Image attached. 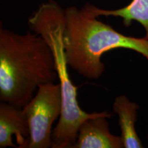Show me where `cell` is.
<instances>
[{"mask_svg": "<svg viewBox=\"0 0 148 148\" xmlns=\"http://www.w3.org/2000/svg\"><path fill=\"white\" fill-rule=\"evenodd\" d=\"M58 78L53 53L36 33L0 29V99L23 108L40 85Z\"/></svg>", "mask_w": 148, "mask_h": 148, "instance_id": "cell-1", "label": "cell"}, {"mask_svg": "<svg viewBox=\"0 0 148 148\" xmlns=\"http://www.w3.org/2000/svg\"><path fill=\"white\" fill-rule=\"evenodd\" d=\"M65 21L62 41L68 66L83 77L97 79L105 70L102 55L114 49H132L148 60V40L118 32L97 19L84 5L64 9Z\"/></svg>", "mask_w": 148, "mask_h": 148, "instance_id": "cell-2", "label": "cell"}, {"mask_svg": "<svg viewBox=\"0 0 148 148\" xmlns=\"http://www.w3.org/2000/svg\"><path fill=\"white\" fill-rule=\"evenodd\" d=\"M65 11L56 1L42 3L28 20L31 31L41 36L51 47L62 93V112L52 131V148H72L76 142L79 127L85 120L108 113V111L88 113L81 109L77 100V89L70 79L62 30Z\"/></svg>", "mask_w": 148, "mask_h": 148, "instance_id": "cell-3", "label": "cell"}, {"mask_svg": "<svg viewBox=\"0 0 148 148\" xmlns=\"http://www.w3.org/2000/svg\"><path fill=\"white\" fill-rule=\"evenodd\" d=\"M30 130L28 148L52 147L53 123L62 112V93L59 83L40 85L36 94L23 108Z\"/></svg>", "mask_w": 148, "mask_h": 148, "instance_id": "cell-4", "label": "cell"}, {"mask_svg": "<svg viewBox=\"0 0 148 148\" xmlns=\"http://www.w3.org/2000/svg\"><path fill=\"white\" fill-rule=\"evenodd\" d=\"M14 136L18 147L28 148L30 130L23 110L10 103H0V147H17L12 142Z\"/></svg>", "mask_w": 148, "mask_h": 148, "instance_id": "cell-5", "label": "cell"}, {"mask_svg": "<svg viewBox=\"0 0 148 148\" xmlns=\"http://www.w3.org/2000/svg\"><path fill=\"white\" fill-rule=\"evenodd\" d=\"M112 115L108 112L85 120L79 127L77 140L72 148H123L121 136L112 134L109 130L106 118Z\"/></svg>", "mask_w": 148, "mask_h": 148, "instance_id": "cell-6", "label": "cell"}, {"mask_svg": "<svg viewBox=\"0 0 148 148\" xmlns=\"http://www.w3.org/2000/svg\"><path fill=\"white\" fill-rule=\"evenodd\" d=\"M112 109L114 113L118 115L123 147L143 148V143L135 128L139 106L131 101L126 95H119L114 99Z\"/></svg>", "mask_w": 148, "mask_h": 148, "instance_id": "cell-7", "label": "cell"}, {"mask_svg": "<svg viewBox=\"0 0 148 148\" xmlns=\"http://www.w3.org/2000/svg\"><path fill=\"white\" fill-rule=\"evenodd\" d=\"M85 5L97 17L99 16L121 17L125 26H130L132 21L138 22L145 29V37L148 40V0H132L127 6L117 10H104L89 3Z\"/></svg>", "mask_w": 148, "mask_h": 148, "instance_id": "cell-8", "label": "cell"}, {"mask_svg": "<svg viewBox=\"0 0 148 148\" xmlns=\"http://www.w3.org/2000/svg\"><path fill=\"white\" fill-rule=\"evenodd\" d=\"M147 145H148V134H147Z\"/></svg>", "mask_w": 148, "mask_h": 148, "instance_id": "cell-9", "label": "cell"}]
</instances>
